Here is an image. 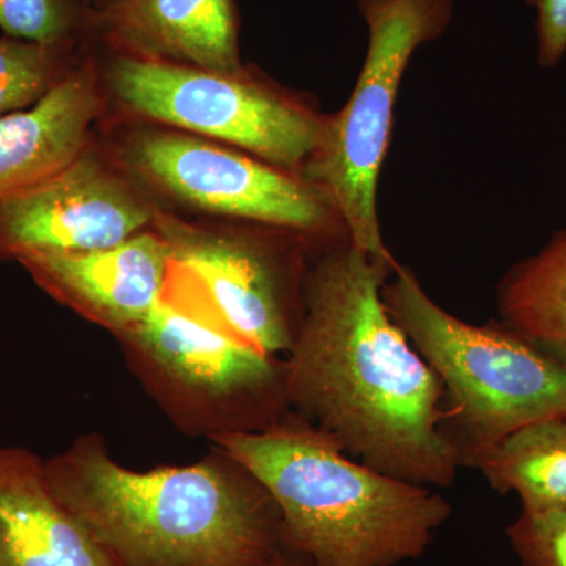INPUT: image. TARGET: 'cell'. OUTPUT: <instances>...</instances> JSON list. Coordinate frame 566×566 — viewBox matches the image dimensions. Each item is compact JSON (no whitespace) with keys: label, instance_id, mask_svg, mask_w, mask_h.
<instances>
[{"label":"cell","instance_id":"6da1fadb","mask_svg":"<svg viewBox=\"0 0 566 566\" xmlns=\"http://www.w3.org/2000/svg\"><path fill=\"white\" fill-rule=\"evenodd\" d=\"M395 270L348 233L318 245L296 340L283 360L286 394L292 411L354 460L441 490L455 483L461 465L442 431L441 381L382 301Z\"/></svg>","mask_w":566,"mask_h":566},{"label":"cell","instance_id":"7a4b0ae2","mask_svg":"<svg viewBox=\"0 0 566 566\" xmlns=\"http://www.w3.org/2000/svg\"><path fill=\"white\" fill-rule=\"evenodd\" d=\"M133 471L99 436L44 461L52 493L118 566H249L286 545L268 491L226 453Z\"/></svg>","mask_w":566,"mask_h":566},{"label":"cell","instance_id":"3957f363","mask_svg":"<svg viewBox=\"0 0 566 566\" xmlns=\"http://www.w3.org/2000/svg\"><path fill=\"white\" fill-rule=\"evenodd\" d=\"M277 506L286 545L314 566H398L427 553L452 505L434 488L354 460L290 411L262 431L210 436Z\"/></svg>","mask_w":566,"mask_h":566},{"label":"cell","instance_id":"277c9868","mask_svg":"<svg viewBox=\"0 0 566 566\" xmlns=\"http://www.w3.org/2000/svg\"><path fill=\"white\" fill-rule=\"evenodd\" d=\"M390 318L444 389V431L461 468H476L505 438L566 417V365L501 322L472 324L447 312L403 264L387 279Z\"/></svg>","mask_w":566,"mask_h":566},{"label":"cell","instance_id":"5b68a950","mask_svg":"<svg viewBox=\"0 0 566 566\" xmlns=\"http://www.w3.org/2000/svg\"><path fill=\"white\" fill-rule=\"evenodd\" d=\"M367 24V52L348 102L327 115L322 144L303 177L324 193L357 249L398 266L385 243L378 186L392 140L395 104L419 48L452 24L455 0H356Z\"/></svg>","mask_w":566,"mask_h":566},{"label":"cell","instance_id":"8992f818","mask_svg":"<svg viewBox=\"0 0 566 566\" xmlns=\"http://www.w3.org/2000/svg\"><path fill=\"white\" fill-rule=\"evenodd\" d=\"M118 338L174 415L208 436L266 430L292 411L281 357L230 333L174 290Z\"/></svg>","mask_w":566,"mask_h":566},{"label":"cell","instance_id":"52a82bcc","mask_svg":"<svg viewBox=\"0 0 566 566\" xmlns=\"http://www.w3.org/2000/svg\"><path fill=\"white\" fill-rule=\"evenodd\" d=\"M104 82L123 109L180 133L218 140L303 175L327 115L243 73H221L115 52Z\"/></svg>","mask_w":566,"mask_h":566},{"label":"cell","instance_id":"ba28073f","mask_svg":"<svg viewBox=\"0 0 566 566\" xmlns=\"http://www.w3.org/2000/svg\"><path fill=\"white\" fill-rule=\"evenodd\" d=\"M155 223L172 262L167 289L262 352L289 354L303 316L305 251L322 241L270 226L263 233L210 232L158 214Z\"/></svg>","mask_w":566,"mask_h":566},{"label":"cell","instance_id":"9c48e42d","mask_svg":"<svg viewBox=\"0 0 566 566\" xmlns=\"http://www.w3.org/2000/svg\"><path fill=\"white\" fill-rule=\"evenodd\" d=\"M123 161L142 180L196 210L326 241L346 232L333 205L303 175L180 132L136 134Z\"/></svg>","mask_w":566,"mask_h":566},{"label":"cell","instance_id":"30bf717a","mask_svg":"<svg viewBox=\"0 0 566 566\" xmlns=\"http://www.w3.org/2000/svg\"><path fill=\"white\" fill-rule=\"evenodd\" d=\"M155 219L125 178L85 150L61 172L0 202V260L103 251Z\"/></svg>","mask_w":566,"mask_h":566},{"label":"cell","instance_id":"8fae6325","mask_svg":"<svg viewBox=\"0 0 566 566\" xmlns=\"http://www.w3.org/2000/svg\"><path fill=\"white\" fill-rule=\"evenodd\" d=\"M18 263L59 303L120 337L161 301L169 282V245L140 232L103 251L33 253Z\"/></svg>","mask_w":566,"mask_h":566},{"label":"cell","instance_id":"7c38bea8","mask_svg":"<svg viewBox=\"0 0 566 566\" xmlns=\"http://www.w3.org/2000/svg\"><path fill=\"white\" fill-rule=\"evenodd\" d=\"M91 33L115 52L243 73L234 0H102Z\"/></svg>","mask_w":566,"mask_h":566},{"label":"cell","instance_id":"4fadbf2b","mask_svg":"<svg viewBox=\"0 0 566 566\" xmlns=\"http://www.w3.org/2000/svg\"><path fill=\"white\" fill-rule=\"evenodd\" d=\"M0 566H118L22 447H0Z\"/></svg>","mask_w":566,"mask_h":566},{"label":"cell","instance_id":"5bb4252c","mask_svg":"<svg viewBox=\"0 0 566 566\" xmlns=\"http://www.w3.org/2000/svg\"><path fill=\"white\" fill-rule=\"evenodd\" d=\"M98 80L74 66L40 102L0 117V202L39 185L87 150L98 117Z\"/></svg>","mask_w":566,"mask_h":566},{"label":"cell","instance_id":"9a60e30c","mask_svg":"<svg viewBox=\"0 0 566 566\" xmlns=\"http://www.w3.org/2000/svg\"><path fill=\"white\" fill-rule=\"evenodd\" d=\"M497 308L504 326L566 365V227L504 275Z\"/></svg>","mask_w":566,"mask_h":566},{"label":"cell","instance_id":"2e32d148","mask_svg":"<svg viewBox=\"0 0 566 566\" xmlns=\"http://www.w3.org/2000/svg\"><path fill=\"white\" fill-rule=\"evenodd\" d=\"M475 469L499 493H515L524 510L565 509L566 417L509 436Z\"/></svg>","mask_w":566,"mask_h":566},{"label":"cell","instance_id":"e0dca14e","mask_svg":"<svg viewBox=\"0 0 566 566\" xmlns=\"http://www.w3.org/2000/svg\"><path fill=\"white\" fill-rule=\"evenodd\" d=\"M71 51L0 36V117L40 102L70 70Z\"/></svg>","mask_w":566,"mask_h":566},{"label":"cell","instance_id":"ac0fdd59","mask_svg":"<svg viewBox=\"0 0 566 566\" xmlns=\"http://www.w3.org/2000/svg\"><path fill=\"white\" fill-rule=\"evenodd\" d=\"M93 0H0L7 36L44 46L74 48L91 33Z\"/></svg>","mask_w":566,"mask_h":566},{"label":"cell","instance_id":"d6986e66","mask_svg":"<svg viewBox=\"0 0 566 566\" xmlns=\"http://www.w3.org/2000/svg\"><path fill=\"white\" fill-rule=\"evenodd\" d=\"M506 536L523 566H566V506L523 509Z\"/></svg>","mask_w":566,"mask_h":566},{"label":"cell","instance_id":"ffe728a7","mask_svg":"<svg viewBox=\"0 0 566 566\" xmlns=\"http://www.w3.org/2000/svg\"><path fill=\"white\" fill-rule=\"evenodd\" d=\"M536 11V61L554 69L566 54V0H526Z\"/></svg>","mask_w":566,"mask_h":566},{"label":"cell","instance_id":"44dd1931","mask_svg":"<svg viewBox=\"0 0 566 566\" xmlns=\"http://www.w3.org/2000/svg\"><path fill=\"white\" fill-rule=\"evenodd\" d=\"M249 566H314V564L307 557H304L303 554L294 551L293 547L285 545L273 556L264 558L259 564Z\"/></svg>","mask_w":566,"mask_h":566},{"label":"cell","instance_id":"7402d4cb","mask_svg":"<svg viewBox=\"0 0 566 566\" xmlns=\"http://www.w3.org/2000/svg\"><path fill=\"white\" fill-rule=\"evenodd\" d=\"M99 2H102V0H93V7H95L96 3H99Z\"/></svg>","mask_w":566,"mask_h":566}]
</instances>
